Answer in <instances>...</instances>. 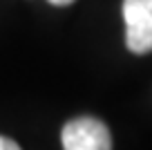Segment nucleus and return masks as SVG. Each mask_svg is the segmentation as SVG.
Listing matches in <instances>:
<instances>
[{
  "instance_id": "obj_2",
  "label": "nucleus",
  "mask_w": 152,
  "mask_h": 150,
  "mask_svg": "<svg viewBox=\"0 0 152 150\" xmlns=\"http://www.w3.org/2000/svg\"><path fill=\"white\" fill-rule=\"evenodd\" d=\"M125 45L132 54L152 52V0H123Z\"/></svg>"
},
{
  "instance_id": "obj_1",
  "label": "nucleus",
  "mask_w": 152,
  "mask_h": 150,
  "mask_svg": "<svg viewBox=\"0 0 152 150\" xmlns=\"http://www.w3.org/2000/svg\"><path fill=\"white\" fill-rule=\"evenodd\" d=\"M61 141L63 150H112L107 126L94 117H78L65 123Z\"/></svg>"
},
{
  "instance_id": "obj_3",
  "label": "nucleus",
  "mask_w": 152,
  "mask_h": 150,
  "mask_svg": "<svg viewBox=\"0 0 152 150\" xmlns=\"http://www.w3.org/2000/svg\"><path fill=\"white\" fill-rule=\"evenodd\" d=\"M0 150H20V146L7 137H0Z\"/></svg>"
},
{
  "instance_id": "obj_4",
  "label": "nucleus",
  "mask_w": 152,
  "mask_h": 150,
  "mask_svg": "<svg viewBox=\"0 0 152 150\" xmlns=\"http://www.w3.org/2000/svg\"><path fill=\"white\" fill-rule=\"evenodd\" d=\"M52 5H56V7H67V5H72L74 0H49Z\"/></svg>"
}]
</instances>
